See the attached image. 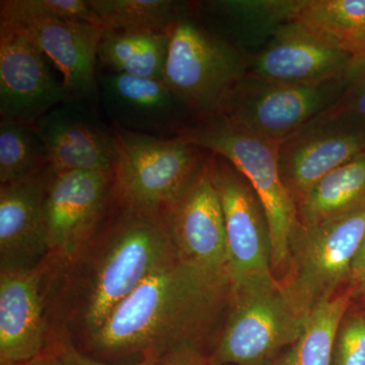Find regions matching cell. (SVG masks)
<instances>
[{
  "mask_svg": "<svg viewBox=\"0 0 365 365\" xmlns=\"http://www.w3.org/2000/svg\"><path fill=\"white\" fill-rule=\"evenodd\" d=\"M230 302V287L180 260L146 278L88 336V350L106 359L139 355L158 360L199 349Z\"/></svg>",
  "mask_w": 365,
  "mask_h": 365,
  "instance_id": "obj_1",
  "label": "cell"
},
{
  "mask_svg": "<svg viewBox=\"0 0 365 365\" xmlns=\"http://www.w3.org/2000/svg\"><path fill=\"white\" fill-rule=\"evenodd\" d=\"M118 205L83 280L81 317L88 336L146 278L178 258L163 213Z\"/></svg>",
  "mask_w": 365,
  "mask_h": 365,
  "instance_id": "obj_2",
  "label": "cell"
},
{
  "mask_svg": "<svg viewBox=\"0 0 365 365\" xmlns=\"http://www.w3.org/2000/svg\"><path fill=\"white\" fill-rule=\"evenodd\" d=\"M213 155L227 158L247 178L267 217L274 276L287 272L290 244L299 225V211L281 179L280 145L250 131L225 115L198 120L177 135ZM277 279V278H276Z\"/></svg>",
  "mask_w": 365,
  "mask_h": 365,
  "instance_id": "obj_3",
  "label": "cell"
},
{
  "mask_svg": "<svg viewBox=\"0 0 365 365\" xmlns=\"http://www.w3.org/2000/svg\"><path fill=\"white\" fill-rule=\"evenodd\" d=\"M248 58L194 16L182 14L170 31L163 81L196 121L222 114L237 83L248 73Z\"/></svg>",
  "mask_w": 365,
  "mask_h": 365,
  "instance_id": "obj_4",
  "label": "cell"
},
{
  "mask_svg": "<svg viewBox=\"0 0 365 365\" xmlns=\"http://www.w3.org/2000/svg\"><path fill=\"white\" fill-rule=\"evenodd\" d=\"M113 127L117 139L115 192L124 207L162 213L181 195L210 153L180 137Z\"/></svg>",
  "mask_w": 365,
  "mask_h": 365,
  "instance_id": "obj_5",
  "label": "cell"
},
{
  "mask_svg": "<svg viewBox=\"0 0 365 365\" xmlns=\"http://www.w3.org/2000/svg\"><path fill=\"white\" fill-rule=\"evenodd\" d=\"M365 235V206L339 217L299 223L292 244L287 272L279 281L304 316L350 279L355 255Z\"/></svg>",
  "mask_w": 365,
  "mask_h": 365,
  "instance_id": "obj_6",
  "label": "cell"
},
{
  "mask_svg": "<svg viewBox=\"0 0 365 365\" xmlns=\"http://www.w3.org/2000/svg\"><path fill=\"white\" fill-rule=\"evenodd\" d=\"M208 163L225 216L230 299L277 284L279 280L271 265L267 217L260 199L227 158L210 153Z\"/></svg>",
  "mask_w": 365,
  "mask_h": 365,
  "instance_id": "obj_7",
  "label": "cell"
},
{
  "mask_svg": "<svg viewBox=\"0 0 365 365\" xmlns=\"http://www.w3.org/2000/svg\"><path fill=\"white\" fill-rule=\"evenodd\" d=\"M347 78L348 74L321 83L287 85L247 73L230 93L222 114L281 145L339 100Z\"/></svg>",
  "mask_w": 365,
  "mask_h": 365,
  "instance_id": "obj_8",
  "label": "cell"
},
{
  "mask_svg": "<svg viewBox=\"0 0 365 365\" xmlns=\"http://www.w3.org/2000/svg\"><path fill=\"white\" fill-rule=\"evenodd\" d=\"M306 319L280 282L232 297L211 365H263L282 348L297 342Z\"/></svg>",
  "mask_w": 365,
  "mask_h": 365,
  "instance_id": "obj_9",
  "label": "cell"
},
{
  "mask_svg": "<svg viewBox=\"0 0 365 365\" xmlns=\"http://www.w3.org/2000/svg\"><path fill=\"white\" fill-rule=\"evenodd\" d=\"M115 202L114 172L54 173L44 202L49 253L74 260L93 242Z\"/></svg>",
  "mask_w": 365,
  "mask_h": 365,
  "instance_id": "obj_10",
  "label": "cell"
},
{
  "mask_svg": "<svg viewBox=\"0 0 365 365\" xmlns=\"http://www.w3.org/2000/svg\"><path fill=\"white\" fill-rule=\"evenodd\" d=\"M208 158L162 213L180 260L230 287L225 216Z\"/></svg>",
  "mask_w": 365,
  "mask_h": 365,
  "instance_id": "obj_11",
  "label": "cell"
},
{
  "mask_svg": "<svg viewBox=\"0 0 365 365\" xmlns=\"http://www.w3.org/2000/svg\"><path fill=\"white\" fill-rule=\"evenodd\" d=\"M46 58L25 28L0 21L1 121L35 125L57 106L72 100Z\"/></svg>",
  "mask_w": 365,
  "mask_h": 365,
  "instance_id": "obj_12",
  "label": "cell"
},
{
  "mask_svg": "<svg viewBox=\"0 0 365 365\" xmlns=\"http://www.w3.org/2000/svg\"><path fill=\"white\" fill-rule=\"evenodd\" d=\"M365 153V121L319 116L281 144V179L299 205L329 173Z\"/></svg>",
  "mask_w": 365,
  "mask_h": 365,
  "instance_id": "obj_13",
  "label": "cell"
},
{
  "mask_svg": "<svg viewBox=\"0 0 365 365\" xmlns=\"http://www.w3.org/2000/svg\"><path fill=\"white\" fill-rule=\"evenodd\" d=\"M335 41L299 20L279 28L248 60V74L276 83L306 85L347 76L354 60Z\"/></svg>",
  "mask_w": 365,
  "mask_h": 365,
  "instance_id": "obj_14",
  "label": "cell"
},
{
  "mask_svg": "<svg viewBox=\"0 0 365 365\" xmlns=\"http://www.w3.org/2000/svg\"><path fill=\"white\" fill-rule=\"evenodd\" d=\"M100 102L112 126L160 137H176L196 121L163 79L98 72Z\"/></svg>",
  "mask_w": 365,
  "mask_h": 365,
  "instance_id": "obj_15",
  "label": "cell"
},
{
  "mask_svg": "<svg viewBox=\"0 0 365 365\" xmlns=\"http://www.w3.org/2000/svg\"><path fill=\"white\" fill-rule=\"evenodd\" d=\"M91 104L69 100L41 118L35 126L55 173L86 170L113 173L117 139Z\"/></svg>",
  "mask_w": 365,
  "mask_h": 365,
  "instance_id": "obj_16",
  "label": "cell"
},
{
  "mask_svg": "<svg viewBox=\"0 0 365 365\" xmlns=\"http://www.w3.org/2000/svg\"><path fill=\"white\" fill-rule=\"evenodd\" d=\"M18 24L30 34L36 45L62 74L71 98L100 102L98 88V48L104 29L93 24L18 16L0 19Z\"/></svg>",
  "mask_w": 365,
  "mask_h": 365,
  "instance_id": "obj_17",
  "label": "cell"
},
{
  "mask_svg": "<svg viewBox=\"0 0 365 365\" xmlns=\"http://www.w3.org/2000/svg\"><path fill=\"white\" fill-rule=\"evenodd\" d=\"M52 167L32 177L0 185V271L38 269L49 253L44 220Z\"/></svg>",
  "mask_w": 365,
  "mask_h": 365,
  "instance_id": "obj_18",
  "label": "cell"
},
{
  "mask_svg": "<svg viewBox=\"0 0 365 365\" xmlns=\"http://www.w3.org/2000/svg\"><path fill=\"white\" fill-rule=\"evenodd\" d=\"M39 268L0 271V365L23 364L45 351Z\"/></svg>",
  "mask_w": 365,
  "mask_h": 365,
  "instance_id": "obj_19",
  "label": "cell"
},
{
  "mask_svg": "<svg viewBox=\"0 0 365 365\" xmlns=\"http://www.w3.org/2000/svg\"><path fill=\"white\" fill-rule=\"evenodd\" d=\"M304 0H215L190 4L191 13L210 32L227 42L248 30L271 38L279 28L297 20Z\"/></svg>",
  "mask_w": 365,
  "mask_h": 365,
  "instance_id": "obj_20",
  "label": "cell"
},
{
  "mask_svg": "<svg viewBox=\"0 0 365 365\" xmlns=\"http://www.w3.org/2000/svg\"><path fill=\"white\" fill-rule=\"evenodd\" d=\"M170 31L120 32L104 29L98 48V64L113 73L163 79Z\"/></svg>",
  "mask_w": 365,
  "mask_h": 365,
  "instance_id": "obj_21",
  "label": "cell"
},
{
  "mask_svg": "<svg viewBox=\"0 0 365 365\" xmlns=\"http://www.w3.org/2000/svg\"><path fill=\"white\" fill-rule=\"evenodd\" d=\"M365 206V153L319 180L297 205L302 225L348 215Z\"/></svg>",
  "mask_w": 365,
  "mask_h": 365,
  "instance_id": "obj_22",
  "label": "cell"
},
{
  "mask_svg": "<svg viewBox=\"0 0 365 365\" xmlns=\"http://www.w3.org/2000/svg\"><path fill=\"white\" fill-rule=\"evenodd\" d=\"M354 292L350 288L314 307L299 339L272 365H333L336 337Z\"/></svg>",
  "mask_w": 365,
  "mask_h": 365,
  "instance_id": "obj_23",
  "label": "cell"
},
{
  "mask_svg": "<svg viewBox=\"0 0 365 365\" xmlns=\"http://www.w3.org/2000/svg\"><path fill=\"white\" fill-rule=\"evenodd\" d=\"M103 28L120 32H168L189 11L173 0H90Z\"/></svg>",
  "mask_w": 365,
  "mask_h": 365,
  "instance_id": "obj_24",
  "label": "cell"
},
{
  "mask_svg": "<svg viewBox=\"0 0 365 365\" xmlns=\"http://www.w3.org/2000/svg\"><path fill=\"white\" fill-rule=\"evenodd\" d=\"M51 167L34 125L0 121V185L32 177Z\"/></svg>",
  "mask_w": 365,
  "mask_h": 365,
  "instance_id": "obj_25",
  "label": "cell"
},
{
  "mask_svg": "<svg viewBox=\"0 0 365 365\" xmlns=\"http://www.w3.org/2000/svg\"><path fill=\"white\" fill-rule=\"evenodd\" d=\"M297 20L345 49L365 28V0H304Z\"/></svg>",
  "mask_w": 365,
  "mask_h": 365,
  "instance_id": "obj_26",
  "label": "cell"
},
{
  "mask_svg": "<svg viewBox=\"0 0 365 365\" xmlns=\"http://www.w3.org/2000/svg\"><path fill=\"white\" fill-rule=\"evenodd\" d=\"M30 16L93 24L103 28L90 0H1L0 19ZM104 29V28H103Z\"/></svg>",
  "mask_w": 365,
  "mask_h": 365,
  "instance_id": "obj_27",
  "label": "cell"
},
{
  "mask_svg": "<svg viewBox=\"0 0 365 365\" xmlns=\"http://www.w3.org/2000/svg\"><path fill=\"white\" fill-rule=\"evenodd\" d=\"M333 365H365V312L346 314L341 322Z\"/></svg>",
  "mask_w": 365,
  "mask_h": 365,
  "instance_id": "obj_28",
  "label": "cell"
},
{
  "mask_svg": "<svg viewBox=\"0 0 365 365\" xmlns=\"http://www.w3.org/2000/svg\"><path fill=\"white\" fill-rule=\"evenodd\" d=\"M44 354L50 365H114L98 361L83 354L71 344V341H58L49 349L45 350ZM157 361L158 360L144 359L129 365H155Z\"/></svg>",
  "mask_w": 365,
  "mask_h": 365,
  "instance_id": "obj_29",
  "label": "cell"
},
{
  "mask_svg": "<svg viewBox=\"0 0 365 365\" xmlns=\"http://www.w3.org/2000/svg\"><path fill=\"white\" fill-rule=\"evenodd\" d=\"M155 365H211L210 359L204 356L200 350H178L158 359Z\"/></svg>",
  "mask_w": 365,
  "mask_h": 365,
  "instance_id": "obj_30",
  "label": "cell"
},
{
  "mask_svg": "<svg viewBox=\"0 0 365 365\" xmlns=\"http://www.w3.org/2000/svg\"><path fill=\"white\" fill-rule=\"evenodd\" d=\"M350 279L353 281V283L359 285L365 282V235L360 242L359 251L355 255L354 260H353Z\"/></svg>",
  "mask_w": 365,
  "mask_h": 365,
  "instance_id": "obj_31",
  "label": "cell"
},
{
  "mask_svg": "<svg viewBox=\"0 0 365 365\" xmlns=\"http://www.w3.org/2000/svg\"><path fill=\"white\" fill-rule=\"evenodd\" d=\"M345 49L354 56L365 54V28L346 44Z\"/></svg>",
  "mask_w": 365,
  "mask_h": 365,
  "instance_id": "obj_32",
  "label": "cell"
},
{
  "mask_svg": "<svg viewBox=\"0 0 365 365\" xmlns=\"http://www.w3.org/2000/svg\"><path fill=\"white\" fill-rule=\"evenodd\" d=\"M6 365H50L49 362H48L47 357L44 353L40 356H38L37 359L30 360V361L23 362V364H6Z\"/></svg>",
  "mask_w": 365,
  "mask_h": 365,
  "instance_id": "obj_33",
  "label": "cell"
},
{
  "mask_svg": "<svg viewBox=\"0 0 365 365\" xmlns=\"http://www.w3.org/2000/svg\"><path fill=\"white\" fill-rule=\"evenodd\" d=\"M359 294H361L362 297L365 299V282L359 285Z\"/></svg>",
  "mask_w": 365,
  "mask_h": 365,
  "instance_id": "obj_34",
  "label": "cell"
}]
</instances>
